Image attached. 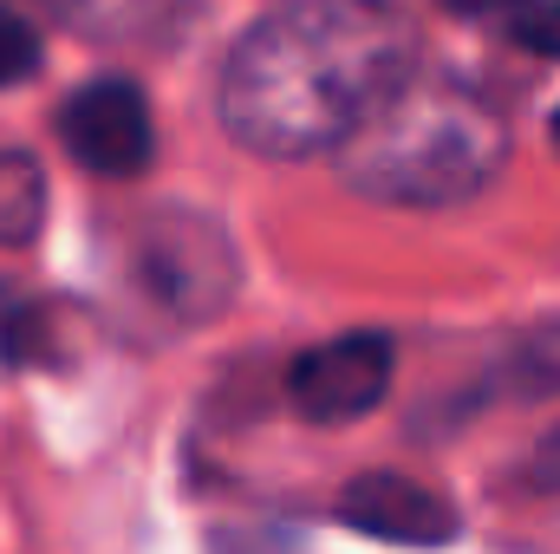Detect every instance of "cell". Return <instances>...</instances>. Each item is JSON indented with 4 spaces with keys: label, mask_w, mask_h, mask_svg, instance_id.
Listing matches in <instances>:
<instances>
[{
    "label": "cell",
    "mask_w": 560,
    "mask_h": 554,
    "mask_svg": "<svg viewBox=\"0 0 560 554\" xmlns=\"http://www.w3.org/2000/svg\"><path fill=\"white\" fill-rule=\"evenodd\" d=\"M502 157H509V125L489 99H476L456 79H411L339 150V170L372 203L456 209L495 183Z\"/></svg>",
    "instance_id": "7a4b0ae2"
},
{
    "label": "cell",
    "mask_w": 560,
    "mask_h": 554,
    "mask_svg": "<svg viewBox=\"0 0 560 554\" xmlns=\"http://www.w3.org/2000/svg\"><path fill=\"white\" fill-rule=\"evenodd\" d=\"M59 138L66 150L92 170V176H138L150 170L156 125H150V99L138 79H92L59 105Z\"/></svg>",
    "instance_id": "5b68a950"
},
{
    "label": "cell",
    "mask_w": 560,
    "mask_h": 554,
    "mask_svg": "<svg viewBox=\"0 0 560 554\" xmlns=\"http://www.w3.org/2000/svg\"><path fill=\"white\" fill-rule=\"evenodd\" d=\"M528 476H535V489H560V424L548 430V437H541V450H535Z\"/></svg>",
    "instance_id": "4fadbf2b"
},
{
    "label": "cell",
    "mask_w": 560,
    "mask_h": 554,
    "mask_svg": "<svg viewBox=\"0 0 560 554\" xmlns=\"http://www.w3.org/2000/svg\"><path fill=\"white\" fill-rule=\"evenodd\" d=\"M33 72H39V33H33V20H26V13L0 7V85L33 79Z\"/></svg>",
    "instance_id": "8fae6325"
},
{
    "label": "cell",
    "mask_w": 560,
    "mask_h": 554,
    "mask_svg": "<svg viewBox=\"0 0 560 554\" xmlns=\"http://www.w3.org/2000/svg\"><path fill=\"white\" fill-rule=\"evenodd\" d=\"M418 79V26L398 0H280L215 79L222 131L255 157H339Z\"/></svg>",
    "instance_id": "6da1fadb"
},
{
    "label": "cell",
    "mask_w": 560,
    "mask_h": 554,
    "mask_svg": "<svg viewBox=\"0 0 560 554\" xmlns=\"http://www.w3.org/2000/svg\"><path fill=\"white\" fill-rule=\"evenodd\" d=\"M138 280L163 313L215 320L242 287V262H235V242H229V229L215 216L156 209L138 229Z\"/></svg>",
    "instance_id": "3957f363"
},
{
    "label": "cell",
    "mask_w": 560,
    "mask_h": 554,
    "mask_svg": "<svg viewBox=\"0 0 560 554\" xmlns=\"http://www.w3.org/2000/svg\"><path fill=\"white\" fill-rule=\"evenodd\" d=\"M39 7L92 46H138V53L183 39L189 20L202 13V0H39Z\"/></svg>",
    "instance_id": "52a82bcc"
},
{
    "label": "cell",
    "mask_w": 560,
    "mask_h": 554,
    "mask_svg": "<svg viewBox=\"0 0 560 554\" xmlns=\"http://www.w3.org/2000/svg\"><path fill=\"white\" fill-rule=\"evenodd\" d=\"M392 339L385 333H339L306 346L287 372V405L313 424H352L392 392Z\"/></svg>",
    "instance_id": "277c9868"
},
{
    "label": "cell",
    "mask_w": 560,
    "mask_h": 554,
    "mask_svg": "<svg viewBox=\"0 0 560 554\" xmlns=\"http://www.w3.org/2000/svg\"><path fill=\"white\" fill-rule=\"evenodd\" d=\"M339 522L392 549H443L456 535V503L405 470H365L339 489Z\"/></svg>",
    "instance_id": "8992f818"
},
{
    "label": "cell",
    "mask_w": 560,
    "mask_h": 554,
    "mask_svg": "<svg viewBox=\"0 0 560 554\" xmlns=\"http://www.w3.org/2000/svg\"><path fill=\"white\" fill-rule=\"evenodd\" d=\"M46 222V176L26 150H0V249H26Z\"/></svg>",
    "instance_id": "ba28073f"
},
{
    "label": "cell",
    "mask_w": 560,
    "mask_h": 554,
    "mask_svg": "<svg viewBox=\"0 0 560 554\" xmlns=\"http://www.w3.org/2000/svg\"><path fill=\"white\" fill-rule=\"evenodd\" d=\"M548 131H555V150H560V112H555V125H548Z\"/></svg>",
    "instance_id": "9a60e30c"
},
{
    "label": "cell",
    "mask_w": 560,
    "mask_h": 554,
    "mask_svg": "<svg viewBox=\"0 0 560 554\" xmlns=\"http://www.w3.org/2000/svg\"><path fill=\"white\" fill-rule=\"evenodd\" d=\"M450 7H463V13H502V7H535V0H450Z\"/></svg>",
    "instance_id": "5bb4252c"
},
{
    "label": "cell",
    "mask_w": 560,
    "mask_h": 554,
    "mask_svg": "<svg viewBox=\"0 0 560 554\" xmlns=\"http://www.w3.org/2000/svg\"><path fill=\"white\" fill-rule=\"evenodd\" d=\"M52 359V313L20 293V287H0V366H39Z\"/></svg>",
    "instance_id": "9c48e42d"
},
{
    "label": "cell",
    "mask_w": 560,
    "mask_h": 554,
    "mask_svg": "<svg viewBox=\"0 0 560 554\" xmlns=\"http://www.w3.org/2000/svg\"><path fill=\"white\" fill-rule=\"evenodd\" d=\"M502 385L522 392V399H548V392H560V320L535 326V333L502 359Z\"/></svg>",
    "instance_id": "30bf717a"
},
{
    "label": "cell",
    "mask_w": 560,
    "mask_h": 554,
    "mask_svg": "<svg viewBox=\"0 0 560 554\" xmlns=\"http://www.w3.org/2000/svg\"><path fill=\"white\" fill-rule=\"evenodd\" d=\"M515 39H522L528 53L560 59V0H535V7H522V13H515Z\"/></svg>",
    "instance_id": "7c38bea8"
}]
</instances>
